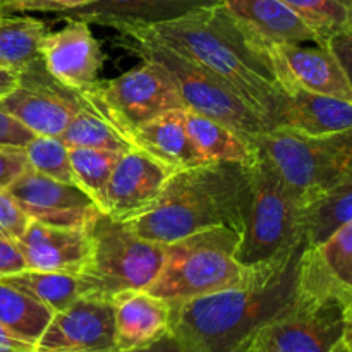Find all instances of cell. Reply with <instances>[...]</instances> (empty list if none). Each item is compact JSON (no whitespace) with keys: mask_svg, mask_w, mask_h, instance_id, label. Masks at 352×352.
Returning <instances> with one entry per match:
<instances>
[{"mask_svg":"<svg viewBox=\"0 0 352 352\" xmlns=\"http://www.w3.org/2000/svg\"><path fill=\"white\" fill-rule=\"evenodd\" d=\"M17 246L31 270L78 275L91 254V227H57L31 220Z\"/></svg>","mask_w":352,"mask_h":352,"instance_id":"obj_17","label":"cell"},{"mask_svg":"<svg viewBox=\"0 0 352 352\" xmlns=\"http://www.w3.org/2000/svg\"><path fill=\"white\" fill-rule=\"evenodd\" d=\"M325 45L332 34L352 30V14L340 0H284Z\"/></svg>","mask_w":352,"mask_h":352,"instance_id":"obj_31","label":"cell"},{"mask_svg":"<svg viewBox=\"0 0 352 352\" xmlns=\"http://www.w3.org/2000/svg\"><path fill=\"white\" fill-rule=\"evenodd\" d=\"M36 134L24 127L14 116H10L0 103V146L23 148L30 143Z\"/></svg>","mask_w":352,"mask_h":352,"instance_id":"obj_35","label":"cell"},{"mask_svg":"<svg viewBox=\"0 0 352 352\" xmlns=\"http://www.w3.org/2000/svg\"><path fill=\"white\" fill-rule=\"evenodd\" d=\"M133 352H198V351L192 349V347L188 346L184 340L179 339L172 330H168V332H165L160 339L151 342L150 346L141 347V349H136Z\"/></svg>","mask_w":352,"mask_h":352,"instance_id":"obj_39","label":"cell"},{"mask_svg":"<svg viewBox=\"0 0 352 352\" xmlns=\"http://www.w3.org/2000/svg\"><path fill=\"white\" fill-rule=\"evenodd\" d=\"M332 352H347L346 349H344V347L342 346H340V342L339 344H337V346L336 347H333V351Z\"/></svg>","mask_w":352,"mask_h":352,"instance_id":"obj_46","label":"cell"},{"mask_svg":"<svg viewBox=\"0 0 352 352\" xmlns=\"http://www.w3.org/2000/svg\"><path fill=\"white\" fill-rule=\"evenodd\" d=\"M244 352H275L274 344H272L270 336H268V330L265 329L263 332L258 333L256 339L250 344V347Z\"/></svg>","mask_w":352,"mask_h":352,"instance_id":"obj_43","label":"cell"},{"mask_svg":"<svg viewBox=\"0 0 352 352\" xmlns=\"http://www.w3.org/2000/svg\"><path fill=\"white\" fill-rule=\"evenodd\" d=\"M222 0H93L78 9L60 14V19H79L113 30L143 28L181 19Z\"/></svg>","mask_w":352,"mask_h":352,"instance_id":"obj_18","label":"cell"},{"mask_svg":"<svg viewBox=\"0 0 352 352\" xmlns=\"http://www.w3.org/2000/svg\"><path fill=\"white\" fill-rule=\"evenodd\" d=\"M119 34L157 41L191 58L243 100L268 129L282 127L285 98L272 43L251 33L222 3L168 23L124 28Z\"/></svg>","mask_w":352,"mask_h":352,"instance_id":"obj_1","label":"cell"},{"mask_svg":"<svg viewBox=\"0 0 352 352\" xmlns=\"http://www.w3.org/2000/svg\"><path fill=\"white\" fill-rule=\"evenodd\" d=\"M136 150L144 151L172 170L182 172L206 165L184 124V109H174L141 124L127 134Z\"/></svg>","mask_w":352,"mask_h":352,"instance_id":"obj_22","label":"cell"},{"mask_svg":"<svg viewBox=\"0 0 352 352\" xmlns=\"http://www.w3.org/2000/svg\"><path fill=\"white\" fill-rule=\"evenodd\" d=\"M93 0H2V12L60 14L78 9Z\"/></svg>","mask_w":352,"mask_h":352,"instance_id":"obj_34","label":"cell"},{"mask_svg":"<svg viewBox=\"0 0 352 352\" xmlns=\"http://www.w3.org/2000/svg\"><path fill=\"white\" fill-rule=\"evenodd\" d=\"M250 201L251 162L206 164L172 175L157 201L124 223L143 239L164 246L212 227L241 234Z\"/></svg>","mask_w":352,"mask_h":352,"instance_id":"obj_3","label":"cell"},{"mask_svg":"<svg viewBox=\"0 0 352 352\" xmlns=\"http://www.w3.org/2000/svg\"><path fill=\"white\" fill-rule=\"evenodd\" d=\"M30 222L31 219L17 205L16 199L9 195V191L0 189V234L17 241L28 229Z\"/></svg>","mask_w":352,"mask_h":352,"instance_id":"obj_33","label":"cell"},{"mask_svg":"<svg viewBox=\"0 0 352 352\" xmlns=\"http://www.w3.org/2000/svg\"><path fill=\"white\" fill-rule=\"evenodd\" d=\"M253 146L302 208L339 182L352 179V127L323 136L278 127L254 138Z\"/></svg>","mask_w":352,"mask_h":352,"instance_id":"obj_5","label":"cell"},{"mask_svg":"<svg viewBox=\"0 0 352 352\" xmlns=\"http://www.w3.org/2000/svg\"><path fill=\"white\" fill-rule=\"evenodd\" d=\"M122 45L138 55L141 60H151L162 65L174 81L184 109L210 117L222 122L246 138L251 144L253 140L265 131H270L267 124L237 98L222 81L215 78L191 58L177 54L172 48L144 38L120 34Z\"/></svg>","mask_w":352,"mask_h":352,"instance_id":"obj_8","label":"cell"},{"mask_svg":"<svg viewBox=\"0 0 352 352\" xmlns=\"http://www.w3.org/2000/svg\"><path fill=\"white\" fill-rule=\"evenodd\" d=\"M305 248L306 243L284 260L254 267L241 285L172 305L170 330L198 352H244L294 305Z\"/></svg>","mask_w":352,"mask_h":352,"instance_id":"obj_2","label":"cell"},{"mask_svg":"<svg viewBox=\"0 0 352 352\" xmlns=\"http://www.w3.org/2000/svg\"><path fill=\"white\" fill-rule=\"evenodd\" d=\"M0 352H36V344L21 339L0 323Z\"/></svg>","mask_w":352,"mask_h":352,"instance_id":"obj_40","label":"cell"},{"mask_svg":"<svg viewBox=\"0 0 352 352\" xmlns=\"http://www.w3.org/2000/svg\"><path fill=\"white\" fill-rule=\"evenodd\" d=\"M301 203L285 188L267 158L256 151L251 162V201L241 232L236 260L243 267H261L284 260L305 239Z\"/></svg>","mask_w":352,"mask_h":352,"instance_id":"obj_6","label":"cell"},{"mask_svg":"<svg viewBox=\"0 0 352 352\" xmlns=\"http://www.w3.org/2000/svg\"><path fill=\"white\" fill-rule=\"evenodd\" d=\"M275 72L285 98L282 127L308 136H323L352 127V103L309 91L285 72L278 69Z\"/></svg>","mask_w":352,"mask_h":352,"instance_id":"obj_21","label":"cell"},{"mask_svg":"<svg viewBox=\"0 0 352 352\" xmlns=\"http://www.w3.org/2000/svg\"><path fill=\"white\" fill-rule=\"evenodd\" d=\"M327 48L336 55L339 64L342 65L344 72L349 78L352 85V30L340 31V33L332 34L329 40L325 41Z\"/></svg>","mask_w":352,"mask_h":352,"instance_id":"obj_38","label":"cell"},{"mask_svg":"<svg viewBox=\"0 0 352 352\" xmlns=\"http://www.w3.org/2000/svg\"><path fill=\"white\" fill-rule=\"evenodd\" d=\"M116 351L150 346L170 330L172 305L148 291H127L112 298Z\"/></svg>","mask_w":352,"mask_h":352,"instance_id":"obj_20","label":"cell"},{"mask_svg":"<svg viewBox=\"0 0 352 352\" xmlns=\"http://www.w3.org/2000/svg\"><path fill=\"white\" fill-rule=\"evenodd\" d=\"M28 168L23 148L0 146V189H7L21 172Z\"/></svg>","mask_w":352,"mask_h":352,"instance_id":"obj_36","label":"cell"},{"mask_svg":"<svg viewBox=\"0 0 352 352\" xmlns=\"http://www.w3.org/2000/svg\"><path fill=\"white\" fill-rule=\"evenodd\" d=\"M298 292L320 299L352 302V220L316 246H306L299 260Z\"/></svg>","mask_w":352,"mask_h":352,"instance_id":"obj_16","label":"cell"},{"mask_svg":"<svg viewBox=\"0 0 352 352\" xmlns=\"http://www.w3.org/2000/svg\"><path fill=\"white\" fill-rule=\"evenodd\" d=\"M340 2H342V3H344V6H346V7H347V9H349V10H351V14H352V0H340Z\"/></svg>","mask_w":352,"mask_h":352,"instance_id":"obj_44","label":"cell"},{"mask_svg":"<svg viewBox=\"0 0 352 352\" xmlns=\"http://www.w3.org/2000/svg\"><path fill=\"white\" fill-rule=\"evenodd\" d=\"M184 124L192 143L206 164H219V162L250 164L256 157L253 144L226 124L217 122L210 117L188 109H184Z\"/></svg>","mask_w":352,"mask_h":352,"instance_id":"obj_24","label":"cell"},{"mask_svg":"<svg viewBox=\"0 0 352 352\" xmlns=\"http://www.w3.org/2000/svg\"><path fill=\"white\" fill-rule=\"evenodd\" d=\"M48 31L47 23L36 17L0 14V67L21 72L41 60Z\"/></svg>","mask_w":352,"mask_h":352,"instance_id":"obj_25","label":"cell"},{"mask_svg":"<svg viewBox=\"0 0 352 352\" xmlns=\"http://www.w3.org/2000/svg\"><path fill=\"white\" fill-rule=\"evenodd\" d=\"M91 254L78 274L82 296L109 299L120 292L146 291L165 258L164 244L134 234L124 222L103 213L91 227Z\"/></svg>","mask_w":352,"mask_h":352,"instance_id":"obj_7","label":"cell"},{"mask_svg":"<svg viewBox=\"0 0 352 352\" xmlns=\"http://www.w3.org/2000/svg\"><path fill=\"white\" fill-rule=\"evenodd\" d=\"M0 280L33 296L34 299L47 305L54 313L62 311L82 296L78 275L69 274V272H45L26 268L19 274L2 277Z\"/></svg>","mask_w":352,"mask_h":352,"instance_id":"obj_28","label":"cell"},{"mask_svg":"<svg viewBox=\"0 0 352 352\" xmlns=\"http://www.w3.org/2000/svg\"><path fill=\"white\" fill-rule=\"evenodd\" d=\"M116 351L112 301L81 296L62 311L54 313L36 352Z\"/></svg>","mask_w":352,"mask_h":352,"instance_id":"obj_13","label":"cell"},{"mask_svg":"<svg viewBox=\"0 0 352 352\" xmlns=\"http://www.w3.org/2000/svg\"><path fill=\"white\" fill-rule=\"evenodd\" d=\"M58 138L67 148H98V150L119 151V153L133 150L126 136L120 134L91 105L79 110Z\"/></svg>","mask_w":352,"mask_h":352,"instance_id":"obj_29","label":"cell"},{"mask_svg":"<svg viewBox=\"0 0 352 352\" xmlns=\"http://www.w3.org/2000/svg\"><path fill=\"white\" fill-rule=\"evenodd\" d=\"M0 14H2V9H0Z\"/></svg>","mask_w":352,"mask_h":352,"instance_id":"obj_48","label":"cell"},{"mask_svg":"<svg viewBox=\"0 0 352 352\" xmlns=\"http://www.w3.org/2000/svg\"><path fill=\"white\" fill-rule=\"evenodd\" d=\"M7 191L31 220L47 226L89 229L103 215L79 186L55 181L31 167L24 168Z\"/></svg>","mask_w":352,"mask_h":352,"instance_id":"obj_11","label":"cell"},{"mask_svg":"<svg viewBox=\"0 0 352 352\" xmlns=\"http://www.w3.org/2000/svg\"><path fill=\"white\" fill-rule=\"evenodd\" d=\"M54 311L33 296L0 280V323L28 342L38 344Z\"/></svg>","mask_w":352,"mask_h":352,"instance_id":"obj_27","label":"cell"},{"mask_svg":"<svg viewBox=\"0 0 352 352\" xmlns=\"http://www.w3.org/2000/svg\"><path fill=\"white\" fill-rule=\"evenodd\" d=\"M239 239L241 234L229 227H212L167 244L160 272L146 291L181 305L241 285L254 267L236 260Z\"/></svg>","mask_w":352,"mask_h":352,"instance_id":"obj_4","label":"cell"},{"mask_svg":"<svg viewBox=\"0 0 352 352\" xmlns=\"http://www.w3.org/2000/svg\"><path fill=\"white\" fill-rule=\"evenodd\" d=\"M3 109L36 136H60L88 100L52 78L38 60L19 72V85L0 100Z\"/></svg>","mask_w":352,"mask_h":352,"instance_id":"obj_10","label":"cell"},{"mask_svg":"<svg viewBox=\"0 0 352 352\" xmlns=\"http://www.w3.org/2000/svg\"><path fill=\"white\" fill-rule=\"evenodd\" d=\"M177 174L144 151L133 150L120 155L109 179L103 213L117 222H127L150 208L172 175Z\"/></svg>","mask_w":352,"mask_h":352,"instance_id":"obj_15","label":"cell"},{"mask_svg":"<svg viewBox=\"0 0 352 352\" xmlns=\"http://www.w3.org/2000/svg\"><path fill=\"white\" fill-rule=\"evenodd\" d=\"M306 246H316L352 220V179L330 188L302 212Z\"/></svg>","mask_w":352,"mask_h":352,"instance_id":"obj_26","label":"cell"},{"mask_svg":"<svg viewBox=\"0 0 352 352\" xmlns=\"http://www.w3.org/2000/svg\"><path fill=\"white\" fill-rule=\"evenodd\" d=\"M17 85H19V72L0 67V100L10 95L17 88Z\"/></svg>","mask_w":352,"mask_h":352,"instance_id":"obj_41","label":"cell"},{"mask_svg":"<svg viewBox=\"0 0 352 352\" xmlns=\"http://www.w3.org/2000/svg\"><path fill=\"white\" fill-rule=\"evenodd\" d=\"M0 9H2V0H0Z\"/></svg>","mask_w":352,"mask_h":352,"instance_id":"obj_47","label":"cell"},{"mask_svg":"<svg viewBox=\"0 0 352 352\" xmlns=\"http://www.w3.org/2000/svg\"><path fill=\"white\" fill-rule=\"evenodd\" d=\"M41 62L52 78L82 95L100 82L105 54L86 21L65 19L60 30L48 31Z\"/></svg>","mask_w":352,"mask_h":352,"instance_id":"obj_14","label":"cell"},{"mask_svg":"<svg viewBox=\"0 0 352 352\" xmlns=\"http://www.w3.org/2000/svg\"><path fill=\"white\" fill-rule=\"evenodd\" d=\"M26 261L16 239L0 234V278L26 270Z\"/></svg>","mask_w":352,"mask_h":352,"instance_id":"obj_37","label":"cell"},{"mask_svg":"<svg viewBox=\"0 0 352 352\" xmlns=\"http://www.w3.org/2000/svg\"><path fill=\"white\" fill-rule=\"evenodd\" d=\"M220 3L251 33L268 43L320 45L315 31L284 0H222Z\"/></svg>","mask_w":352,"mask_h":352,"instance_id":"obj_23","label":"cell"},{"mask_svg":"<svg viewBox=\"0 0 352 352\" xmlns=\"http://www.w3.org/2000/svg\"><path fill=\"white\" fill-rule=\"evenodd\" d=\"M340 346L347 352H352V302L344 308V327L342 337H340Z\"/></svg>","mask_w":352,"mask_h":352,"instance_id":"obj_42","label":"cell"},{"mask_svg":"<svg viewBox=\"0 0 352 352\" xmlns=\"http://www.w3.org/2000/svg\"><path fill=\"white\" fill-rule=\"evenodd\" d=\"M120 155L122 153L119 151L98 150V148H69V158H71L76 184L91 196L102 212L107 184Z\"/></svg>","mask_w":352,"mask_h":352,"instance_id":"obj_30","label":"cell"},{"mask_svg":"<svg viewBox=\"0 0 352 352\" xmlns=\"http://www.w3.org/2000/svg\"><path fill=\"white\" fill-rule=\"evenodd\" d=\"M342 327L344 305L298 292L289 311L267 330L275 352H332Z\"/></svg>","mask_w":352,"mask_h":352,"instance_id":"obj_12","label":"cell"},{"mask_svg":"<svg viewBox=\"0 0 352 352\" xmlns=\"http://www.w3.org/2000/svg\"><path fill=\"white\" fill-rule=\"evenodd\" d=\"M58 352H117V351H58Z\"/></svg>","mask_w":352,"mask_h":352,"instance_id":"obj_45","label":"cell"},{"mask_svg":"<svg viewBox=\"0 0 352 352\" xmlns=\"http://www.w3.org/2000/svg\"><path fill=\"white\" fill-rule=\"evenodd\" d=\"M24 155H26L28 167H31L33 170L48 175L55 181L76 184L71 158H69V148L65 146L60 138L34 136L24 146Z\"/></svg>","mask_w":352,"mask_h":352,"instance_id":"obj_32","label":"cell"},{"mask_svg":"<svg viewBox=\"0 0 352 352\" xmlns=\"http://www.w3.org/2000/svg\"><path fill=\"white\" fill-rule=\"evenodd\" d=\"M82 96L126 140L141 124L168 110L184 109L168 72L151 60H143L110 81H100Z\"/></svg>","mask_w":352,"mask_h":352,"instance_id":"obj_9","label":"cell"},{"mask_svg":"<svg viewBox=\"0 0 352 352\" xmlns=\"http://www.w3.org/2000/svg\"><path fill=\"white\" fill-rule=\"evenodd\" d=\"M274 65L313 93L352 103V85L327 45H274Z\"/></svg>","mask_w":352,"mask_h":352,"instance_id":"obj_19","label":"cell"}]
</instances>
